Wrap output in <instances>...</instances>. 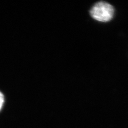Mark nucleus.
<instances>
[{"label":"nucleus","instance_id":"2","mask_svg":"<svg viewBox=\"0 0 128 128\" xmlns=\"http://www.w3.org/2000/svg\"><path fill=\"white\" fill-rule=\"evenodd\" d=\"M4 96L3 94L0 92V110H1L2 107L3 105L4 104Z\"/></svg>","mask_w":128,"mask_h":128},{"label":"nucleus","instance_id":"1","mask_svg":"<svg viewBox=\"0 0 128 128\" xmlns=\"http://www.w3.org/2000/svg\"><path fill=\"white\" fill-rule=\"evenodd\" d=\"M114 7L110 3L103 1L96 3L90 11L92 18L102 22L110 21L114 17Z\"/></svg>","mask_w":128,"mask_h":128}]
</instances>
